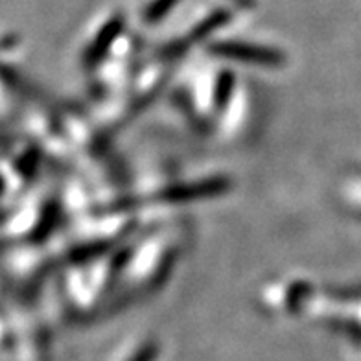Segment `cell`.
Returning <instances> with one entry per match:
<instances>
[{
	"label": "cell",
	"mask_w": 361,
	"mask_h": 361,
	"mask_svg": "<svg viewBox=\"0 0 361 361\" xmlns=\"http://www.w3.org/2000/svg\"><path fill=\"white\" fill-rule=\"evenodd\" d=\"M219 52L225 54V56L231 57H240V59H255V61H276V54L269 52V50H264V48H257V47H247V44H236V43H228V44H221L218 48Z\"/></svg>",
	"instance_id": "6da1fadb"
},
{
	"label": "cell",
	"mask_w": 361,
	"mask_h": 361,
	"mask_svg": "<svg viewBox=\"0 0 361 361\" xmlns=\"http://www.w3.org/2000/svg\"><path fill=\"white\" fill-rule=\"evenodd\" d=\"M179 0H153V4L147 8V11L144 13V17H146L149 23H153V20H159L162 17V15H166L168 11L173 8V6L177 4Z\"/></svg>",
	"instance_id": "7a4b0ae2"
}]
</instances>
